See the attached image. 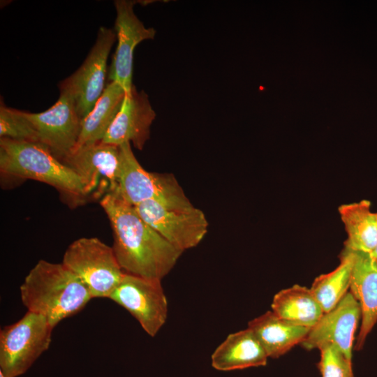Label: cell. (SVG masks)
Returning a JSON list of instances; mask_svg holds the SVG:
<instances>
[{"mask_svg":"<svg viewBox=\"0 0 377 377\" xmlns=\"http://www.w3.org/2000/svg\"><path fill=\"white\" fill-rule=\"evenodd\" d=\"M100 205L110 221L113 232L112 247L123 271L161 281L184 251L151 228L135 207L117 193L104 194Z\"/></svg>","mask_w":377,"mask_h":377,"instance_id":"1","label":"cell"},{"mask_svg":"<svg viewBox=\"0 0 377 377\" xmlns=\"http://www.w3.org/2000/svg\"><path fill=\"white\" fill-rule=\"evenodd\" d=\"M28 311L44 316L54 327L74 316L93 298L84 283L61 263L39 260L20 288Z\"/></svg>","mask_w":377,"mask_h":377,"instance_id":"2","label":"cell"},{"mask_svg":"<svg viewBox=\"0 0 377 377\" xmlns=\"http://www.w3.org/2000/svg\"><path fill=\"white\" fill-rule=\"evenodd\" d=\"M0 170L3 175L47 184L68 195H87L82 178L40 142L0 138Z\"/></svg>","mask_w":377,"mask_h":377,"instance_id":"3","label":"cell"},{"mask_svg":"<svg viewBox=\"0 0 377 377\" xmlns=\"http://www.w3.org/2000/svg\"><path fill=\"white\" fill-rule=\"evenodd\" d=\"M119 147L121 168L116 193L125 202L136 206L147 200H154L177 210L195 207L172 174L149 172L135 158L131 143H124Z\"/></svg>","mask_w":377,"mask_h":377,"instance_id":"4","label":"cell"},{"mask_svg":"<svg viewBox=\"0 0 377 377\" xmlns=\"http://www.w3.org/2000/svg\"><path fill=\"white\" fill-rule=\"evenodd\" d=\"M54 327L43 316L28 311L0 331V371L5 377L24 374L49 348Z\"/></svg>","mask_w":377,"mask_h":377,"instance_id":"5","label":"cell"},{"mask_svg":"<svg viewBox=\"0 0 377 377\" xmlns=\"http://www.w3.org/2000/svg\"><path fill=\"white\" fill-rule=\"evenodd\" d=\"M62 264L87 287L93 298H109L124 272L112 247L96 237H81L66 249Z\"/></svg>","mask_w":377,"mask_h":377,"instance_id":"6","label":"cell"},{"mask_svg":"<svg viewBox=\"0 0 377 377\" xmlns=\"http://www.w3.org/2000/svg\"><path fill=\"white\" fill-rule=\"evenodd\" d=\"M116 39L114 30L101 27L84 61L59 83V90L71 96L81 120L92 110L105 88L108 59Z\"/></svg>","mask_w":377,"mask_h":377,"instance_id":"7","label":"cell"},{"mask_svg":"<svg viewBox=\"0 0 377 377\" xmlns=\"http://www.w3.org/2000/svg\"><path fill=\"white\" fill-rule=\"evenodd\" d=\"M109 298L128 311L152 337L165 323L168 301L161 280L124 273Z\"/></svg>","mask_w":377,"mask_h":377,"instance_id":"8","label":"cell"},{"mask_svg":"<svg viewBox=\"0 0 377 377\" xmlns=\"http://www.w3.org/2000/svg\"><path fill=\"white\" fill-rule=\"evenodd\" d=\"M134 207L151 228L182 251L198 246L207 232L206 216L195 207L190 210L172 209L154 200Z\"/></svg>","mask_w":377,"mask_h":377,"instance_id":"9","label":"cell"},{"mask_svg":"<svg viewBox=\"0 0 377 377\" xmlns=\"http://www.w3.org/2000/svg\"><path fill=\"white\" fill-rule=\"evenodd\" d=\"M57 102L39 113L24 112L35 128L38 141L62 162L75 149L78 142L81 119L71 96L59 90Z\"/></svg>","mask_w":377,"mask_h":377,"instance_id":"10","label":"cell"},{"mask_svg":"<svg viewBox=\"0 0 377 377\" xmlns=\"http://www.w3.org/2000/svg\"><path fill=\"white\" fill-rule=\"evenodd\" d=\"M134 1L117 0L114 4L117 12L114 31L117 45L112 57L108 79L117 82L130 94L133 87V52L142 41L153 39L156 30L147 28L135 15Z\"/></svg>","mask_w":377,"mask_h":377,"instance_id":"11","label":"cell"},{"mask_svg":"<svg viewBox=\"0 0 377 377\" xmlns=\"http://www.w3.org/2000/svg\"><path fill=\"white\" fill-rule=\"evenodd\" d=\"M84 181L87 195L101 180H103L107 193H117L121 168L119 146L102 141L82 145L75 149L62 161Z\"/></svg>","mask_w":377,"mask_h":377,"instance_id":"12","label":"cell"},{"mask_svg":"<svg viewBox=\"0 0 377 377\" xmlns=\"http://www.w3.org/2000/svg\"><path fill=\"white\" fill-rule=\"evenodd\" d=\"M361 317L360 304L350 292L331 311L324 313L301 345L307 350L332 344L352 360L355 332Z\"/></svg>","mask_w":377,"mask_h":377,"instance_id":"13","label":"cell"},{"mask_svg":"<svg viewBox=\"0 0 377 377\" xmlns=\"http://www.w3.org/2000/svg\"><path fill=\"white\" fill-rule=\"evenodd\" d=\"M155 117L147 94L138 91L133 86L131 93L125 94L121 108L102 142L117 146L129 142L142 150Z\"/></svg>","mask_w":377,"mask_h":377,"instance_id":"14","label":"cell"},{"mask_svg":"<svg viewBox=\"0 0 377 377\" xmlns=\"http://www.w3.org/2000/svg\"><path fill=\"white\" fill-rule=\"evenodd\" d=\"M350 289L360 304L362 323L355 346L362 348L377 323V261L371 254L355 252Z\"/></svg>","mask_w":377,"mask_h":377,"instance_id":"15","label":"cell"},{"mask_svg":"<svg viewBox=\"0 0 377 377\" xmlns=\"http://www.w3.org/2000/svg\"><path fill=\"white\" fill-rule=\"evenodd\" d=\"M268 356L249 327L230 334L211 357L212 366L221 371L265 366Z\"/></svg>","mask_w":377,"mask_h":377,"instance_id":"16","label":"cell"},{"mask_svg":"<svg viewBox=\"0 0 377 377\" xmlns=\"http://www.w3.org/2000/svg\"><path fill=\"white\" fill-rule=\"evenodd\" d=\"M268 357L277 358L295 345L302 343L310 328L288 322L269 311L248 324Z\"/></svg>","mask_w":377,"mask_h":377,"instance_id":"17","label":"cell"},{"mask_svg":"<svg viewBox=\"0 0 377 377\" xmlns=\"http://www.w3.org/2000/svg\"><path fill=\"white\" fill-rule=\"evenodd\" d=\"M340 219L347 234L344 249L371 254L377 244V212L367 200L341 205Z\"/></svg>","mask_w":377,"mask_h":377,"instance_id":"18","label":"cell"},{"mask_svg":"<svg viewBox=\"0 0 377 377\" xmlns=\"http://www.w3.org/2000/svg\"><path fill=\"white\" fill-rule=\"evenodd\" d=\"M126 91L117 82H110L92 110L81 121L75 149L102 141L122 105Z\"/></svg>","mask_w":377,"mask_h":377,"instance_id":"19","label":"cell"},{"mask_svg":"<svg viewBox=\"0 0 377 377\" xmlns=\"http://www.w3.org/2000/svg\"><path fill=\"white\" fill-rule=\"evenodd\" d=\"M271 306L272 311L280 318L310 329L324 314L311 289L297 284L278 292Z\"/></svg>","mask_w":377,"mask_h":377,"instance_id":"20","label":"cell"},{"mask_svg":"<svg viewBox=\"0 0 377 377\" xmlns=\"http://www.w3.org/2000/svg\"><path fill=\"white\" fill-rule=\"evenodd\" d=\"M355 252L343 249L339 265L332 272L321 274L313 281L311 290L324 313L333 309L350 288Z\"/></svg>","mask_w":377,"mask_h":377,"instance_id":"21","label":"cell"},{"mask_svg":"<svg viewBox=\"0 0 377 377\" xmlns=\"http://www.w3.org/2000/svg\"><path fill=\"white\" fill-rule=\"evenodd\" d=\"M0 138L39 142L37 132L24 111L6 107L1 102Z\"/></svg>","mask_w":377,"mask_h":377,"instance_id":"22","label":"cell"},{"mask_svg":"<svg viewBox=\"0 0 377 377\" xmlns=\"http://www.w3.org/2000/svg\"><path fill=\"white\" fill-rule=\"evenodd\" d=\"M319 350L320 360L318 367L322 377H355L352 360L348 358L340 348L328 344Z\"/></svg>","mask_w":377,"mask_h":377,"instance_id":"23","label":"cell"},{"mask_svg":"<svg viewBox=\"0 0 377 377\" xmlns=\"http://www.w3.org/2000/svg\"><path fill=\"white\" fill-rule=\"evenodd\" d=\"M371 255L377 261V244H376V246L374 251H373V253Z\"/></svg>","mask_w":377,"mask_h":377,"instance_id":"24","label":"cell"},{"mask_svg":"<svg viewBox=\"0 0 377 377\" xmlns=\"http://www.w3.org/2000/svg\"><path fill=\"white\" fill-rule=\"evenodd\" d=\"M0 377H5V376L1 371H0Z\"/></svg>","mask_w":377,"mask_h":377,"instance_id":"25","label":"cell"}]
</instances>
